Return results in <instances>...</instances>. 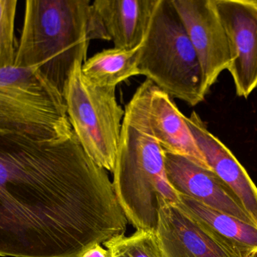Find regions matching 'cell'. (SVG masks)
Returning <instances> with one entry per match:
<instances>
[{
	"mask_svg": "<svg viewBox=\"0 0 257 257\" xmlns=\"http://www.w3.org/2000/svg\"><path fill=\"white\" fill-rule=\"evenodd\" d=\"M112 173L114 193L128 222L137 230H155L159 199L175 204L180 193L168 180L164 151L130 101Z\"/></svg>",
	"mask_w": 257,
	"mask_h": 257,
	"instance_id": "obj_3",
	"label": "cell"
},
{
	"mask_svg": "<svg viewBox=\"0 0 257 257\" xmlns=\"http://www.w3.org/2000/svg\"><path fill=\"white\" fill-rule=\"evenodd\" d=\"M90 0H27L15 64L34 68L63 95L93 39L110 40Z\"/></svg>",
	"mask_w": 257,
	"mask_h": 257,
	"instance_id": "obj_2",
	"label": "cell"
},
{
	"mask_svg": "<svg viewBox=\"0 0 257 257\" xmlns=\"http://www.w3.org/2000/svg\"><path fill=\"white\" fill-rule=\"evenodd\" d=\"M111 257H164L155 230L139 229L131 235H115L103 243Z\"/></svg>",
	"mask_w": 257,
	"mask_h": 257,
	"instance_id": "obj_16",
	"label": "cell"
},
{
	"mask_svg": "<svg viewBox=\"0 0 257 257\" xmlns=\"http://www.w3.org/2000/svg\"><path fill=\"white\" fill-rule=\"evenodd\" d=\"M17 0H0V69L15 64V22Z\"/></svg>",
	"mask_w": 257,
	"mask_h": 257,
	"instance_id": "obj_17",
	"label": "cell"
},
{
	"mask_svg": "<svg viewBox=\"0 0 257 257\" xmlns=\"http://www.w3.org/2000/svg\"><path fill=\"white\" fill-rule=\"evenodd\" d=\"M157 0H96L92 3L114 48L132 49L143 42Z\"/></svg>",
	"mask_w": 257,
	"mask_h": 257,
	"instance_id": "obj_14",
	"label": "cell"
},
{
	"mask_svg": "<svg viewBox=\"0 0 257 257\" xmlns=\"http://www.w3.org/2000/svg\"><path fill=\"white\" fill-rule=\"evenodd\" d=\"M127 222L75 133L0 132V256L78 257L125 234Z\"/></svg>",
	"mask_w": 257,
	"mask_h": 257,
	"instance_id": "obj_1",
	"label": "cell"
},
{
	"mask_svg": "<svg viewBox=\"0 0 257 257\" xmlns=\"http://www.w3.org/2000/svg\"><path fill=\"white\" fill-rule=\"evenodd\" d=\"M142 44L132 49L113 48L96 53L83 63V74L96 85L116 88L122 81L140 75L139 59Z\"/></svg>",
	"mask_w": 257,
	"mask_h": 257,
	"instance_id": "obj_15",
	"label": "cell"
},
{
	"mask_svg": "<svg viewBox=\"0 0 257 257\" xmlns=\"http://www.w3.org/2000/svg\"><path fill=\"white\" fill-rule=\"evenodd\" d=\"M186 121L211 170L236 196L257 227V187L246 169L196 111Z\"/></svg>",
	"mask_w": 257,
	"mask_h": 257,
	"instance_id": "obj_11",
	"label": "cell"
},
{
	"mask_svg": "<svg viewBox=\"0 0 257 257\" xmlns=\"http://www.w3.org/2000/svg\"><path fill=\"white\" fill-rule=\"evenodd\" d=\"M130 102L164 152L184 157L212 170L198 146L186 116L168 94L146 79L136 89Z\"/></svg>",
	"mask_w": 257,
	"mask_h": 257,
	"instance_id": "obj_7",
	"label": "cell"
},
{
	"mask_svg": "<svg viewBox=\"0 0 257 257\" xmlns=\"http://www.w3.org/2000/svg\"><path fill=\"white\" fill-rule=\"evenodd\" d=\"M172 3L199 58L202 93L206 97L231 63L227 39L214 0H172Z\"/></svg>",
	"mask_w": 257,
	"mask_h": 257,
	"instance_id": "obj_9",
	"label": "cell"
},
{
	"mask_svg": "<svg viewBox=\"0 0 257 257\" xmlns=\"http://www.w3.org/2000/svg\"><path fill=\"white\" fill-rule=\"evenodd\" d=\"M158 202L155 232L164 257H229L176 205Z\"/></svg>",
	"mask_w": 257,
	"mask_h": 257,
	"instance_id": "obj_13",
	"label": "cell"
},
{
	"mask_svg": "<svg viewBox=\"0 0 257 257\" xmlns=\"http://www.w3.org/2000/svg\"><path fill=\"white\" fill-rule=\"evenodd\" d=\"M77 62L63 96L72 130L83 149L99 167L114 172L125 110L116 98L115 88L89 81Z\"/></svg>",
	"mask_w": 257,
	"mask_h": 257,
	"instance_id": "obj_6",
	"label": "cell"
},
{
	"mask_svg": "<svg viewBox=\"0 0 257 257\" xmlns=\"http://www.w3.org/2000/svg\"><path fill=\"white\" fill-rule=\"evenodd\" d=\"M0 132L60 140L74 131L59 91L34 68L12 66L0 69Z\"/></svg>",
	"mask_w": 257,
	"mask_h": 257,
	"instance_id": "obj_5",
	"label": "cell"
},
{
	"mask_svg": "<svg viewBox=\"0 0 257 257\" xmlns=\"http://www.w3.org/2000/svg\"><path fill=\"white\" fill-rule=\"evenodd\" d=\"M229 257H257V227L179 194L174 204Z\"/></svg>",
	"mask_w": 257,
	"mask_h": 257,
	"instance_id": "obj_12",
	"label": "cell"
},
{
	"mask_svg": "<svg viewBox=\"0 0 257 257\" xmlns=\"http://www.w3.org/2000/svg\"><path fill=\"white\" fill-rule=\"evenodd\" d=\"M78 257H111V254L108 250L103 248L100 244H96L87 249Z\"/></svg>",
	"mask_w": 257,
	"mask_h": 257,
	"instance_id": "obj_18",
	"label": "cell"
},
{
	"mask_svg": "<svg viewBox=\"0 0 257 257\" xmlns=\"http://www.w3.org/2000/svg\"><path fill=\"white\" fill-rule=\"evenodd\" d=\"M229 45L230 73L238 98L257 89V0H214Z\"/></svg>",
	"mask_w": 257,
	"mask_h": 257,
	"instance_id": "obj_8",
	"label": "cell"
},
{
	"mask_svg": "<svg viewBox=\"0 0 257 257\" xmlns=\"http://www.w3.org/2000/svg\"><path fill=\"white\" fill-rule=\"evenodd\" d=\"M140 75L190 107L202 103V73L172 0H157L139 53Z\"/></svg>",
	"mask_w": 257,
	"mask_h": 257,
	"instance_id": "obj_4",
	"label": "cell"
},
{
	"mask_svg": "<svg viewBox=\"0 0 257 257\" xmlns=\"http://www.w3.org/2000/svg\"><path fill=\"white\" fill-rule=\"evenodd\" d=\"M165 167L169 183L180 194L253 224L236 196L212 170L204 168L188 158L167 152H165Z\"/></svg>",
	"mask_w": 257,
	"mask_h": 257,
	"instance_id": "obj_10",
	"label": "cell"
}]
</instances>
